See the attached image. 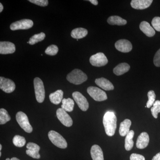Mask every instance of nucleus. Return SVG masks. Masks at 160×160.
<instances>
[{
	"mask_svg": "<svg viewBox=\"0 0 160 160\" xmlns=\"http://www.w3.org/2000/svg\"><path fill=\"white\" fill-rule=\"evenodd\" d=\"M117 118L113 112L108 111L104 115L103 123L106 134L109 137L114 135L117 128Z\"/></svg>",
	"mask_w": 160,
	"mask_h": 160,
	"instance_id": "f257e3e1",
	"label": "nucleus"
},
{
	"mask_svg": "<svg viewBox=\"0 0 160 160\" xmlns=\"http://www.w3.org/2000/svg\"><path fill=\"white\" fill-rule=\"evenodd\" d=\"M66 79L69 82L74 85H80L87 81L88 77L86 73L79 69H75L67 75Z\"/></svg>",
	"mask_w": 160,
	"mask_h": 160,
	"instance_id": "f03ea898",
	"label": "nucleus"
},
{
	"mask_svg": "<svg viewBox=\"0 0 160 160\" xmlns=\"http://www.w3.org/2000/svg\"><path fill=\"white\" fill-rule=\"evenodd\" d=\"M35 94L38 102L42 103L45 100V90L42 81L39 78H35L33 80Z\"/></svg>",
	"mask_w": 160,
	"mask_h": 160,
	"instance_id": "7ed1b4c3",
	"label": "nucleus"
},
{
	"mask_svg": "<svg viewBox=\"0 0 160 160\" xmlns=\"http://www.w3.org/2000/svg\"><path fill=\"white\" fill-rule=\"evenodd\" d=\"M48 137L52 143L58 148L66 149L67 147V143L66 139L57 132L51 130L48 133Z\"/></svg>",
	"mask_w": 160,
	"mask_h": 160,
	"instance_id": "20e7f679",
	"label": "nucleus"
},
{
	"mask_svg": "<svg viewBox=\"0 0 160 160\" xmlns=\"http://www.w3.org/2000/svg\"><path fill=\"white\" fill-rule=\"evenodd\" d=\"M16 118L18 123L23 130L28 133H31L32 131V128L26 113L22 111L18 112L16 116Z\"/></svg>",
	"mask_w": 160,
	"mask_h": 160,
	"instance_id": "39448f33",
	"label": "nucleus"
},
{
	"mask_svg": "<svg viewBox=\"0 0 160 160\" xmlns=\"http://www.w3.org/2000/svg\"><path fill=\"white\" fill-rule=\"evenodd\" d=\"M87 91L91 97L97 102L105 101L108 98L106 92L98 87L90 86L88 87Z\"/></svg>",
	"mask_w": 160,
	"mask_h": 160,
	"instance_id": "423d86ee",
	"label": "nucleus"
},
{
	"mask_svg": "<svg viewBox=\"0 0 160 160\" xmlns=\"http://www.w3.org/2000/svg\"><path fill=\"white\" fill-rule=\"evenodd\" d=\"M89 62L92 66L96 67L105 66L108 62V60L102 52H98L92 56L89 59Z\"/></svg>",
	"mask_w": 160,
	"mask_h": 160,
	"instance_id": "0eeeda50",
	"label": "nucleus"
},
{
	"mask_svg": "<svg viewBox=\"0 0 160 160\" xmlns=\"http://www.w3.org/2000/svg\"><path fill=\"white\" fill-rule=\"evenodd\" d=\"M33 25V22L31 20L24 19L12 23L10 29L12 31L20 29H28L32 28Z\"/></svg>",
	"mask_w": 160,
	"mask_h": 160,
	"instance_id": "6e6552de",
	"label": "nucleus"
},
{
	"mask_svg": "<svg viewBox=\"0 0 160 160\" xmlns=\"http://www.w3.org/2000/svg\"><path fill=\"white\" fill-rule=\"evenodd\" d=\"M72 96L81 110L83 111L88 110L89 107V103L86 98L81 92H74L72 93Z\"/></svg>",
	"mask_w": 160,
	"mask_h": 160,
	"instance_id": "1a4fd4ad",
	"label": "nucleus"
},
{
	"mask_svg": "<svg viewBox=\"0 0 160 160\" xmlns=\"http://www.w3.org/2000/svg\"><path fill=\"white\" fill-rule=\"evenodd\" d=\"M16 86L12 80L2 77H0V89L6 93H11L14 91Z\"/></svg>",
	"mask_w": 160,
	"mask_h": 160,
	"instance_id": "9d476101",
	"label": "nucleus"
},
{
	"mask_svg": "<svg viewBox=\"0 0 160 160\" xmlns=\"http://www.w3.org/2000/svg\"><path fill=\"white\" fill-rule=\"evenodd\" d=\"M57 116L60 122L66 127H70L72 125V120L66 111L62 109L59 108L57 110Z\"/></svg>",
	"mask_w": 160,
	"mask_h": 160,
	"instance_id": "9b49d317",
	"label": "nucleus"
},
{
	"mask_svg": "<svg viewBox=\"0 0 160 160\" xmlns=\"http://www.w3.org/2000/svg\"><path fill=\"white\" fill-rule=\"evenodd\" d=\"M26 151V154L29 156L35 159L40 158L41 156L39 152L40 151V147L38 145L33 142H29L27 144Z\"/></svg>",
	"mask_w": 160,
	"mask_h": 160,
	"instance_id": "f8f14e48",
	"label": "nucleus"
},
{
	"mask_svg": "<svg viewBox=\"0 0 160 160\" xmlns=\"http://www.w3.org/2000/svg\"><path fill=\"white\" fill-rule=\"evenodd\" d=\"M115 46L118 50L122 52H129L132 48L131 43L126 39L118 40L115 44Z\"/></svg>",
	"mask_w": 160,
	"mask_h": 160,
	"instance_id": "ddd939ff",
	"label": "nucleus"
},
{
	"mask_svg": "<svg viewBox=\"0 0 160 160\" xmlns=\"http://www.w3.org/2000/svg\"><path fill=\"white\" fill-rule=\"evenodd\" d=\"M16 50L15 46L9 42H0V53L1 54H12Z\"/></svg>",
	"mask_w": 160,
	"mask_h": 160,
	"instance_id": "4468645a",
	"label": "nucleus"
},
{
	"mask_svg": "<svg viewBox=\"0 0 160 160\" xmlns=\"http://www.w3.org/2000/svg\"><path fill=\"white\" fill-rule=\"evenodd\" d=\"M149 142V135L146 132H142L138 138L136 146L138 149H143L146 148Z\"/></svg>",
	"mask_w": 160,
	"mask_h": 160,
	"instance_id": "2eb2a0df",
	"label": "nucleus"
},
{
	"mask_svg": "<svg viewBox=\"0 0 160 160\" xmlns=\"http://www.w3.org/2000/svg\"><path fill=\"white\" fill-rule=\"evenodd\" d=\"M152 2V0H132L131 6L134 9H144L149 7Z\"/></svg>",
	"mask_w": 160,
	"mask_h": 160,
	"instance_id": "dca6fc26",
	"label": "nucleus"
},
{
	"mask_svg": "<svg viewBox=\"0 0 160 160\" xmlns=\"http://www.w3.org/2000/svg\"><path fill=\"white\" fill-rule=\"evenodd\" d=\"M96 84L99 87H101L102 89L106 91L112 90L114 89V86L112 83L107 79L104 78H97L95 81Z\"/></svg>",
	"mask_w": 160,
	"mask_h": 160,
	"instance_id": "f3484780",
	"label": "nucleus"
},
{
	"mask_svg": "<svg viewBox=\"0 0 160 160\" xmlns=\"http://www.w3.org/2000/svg\"><path fill=\"white\" fill-rule=\"evenodd\" d=\"M140 29L147 37H152L155 34V31L150 24L146 21L142 22L140 25Z\"/></svg>",
	"mask_w": 160,
	"mask_h": 160,
	"instance_id": "a211bd4d",
	"label": "nucleus"
},
{
	"mask_svg": "<svg viewBox=\"0 0 160 160\" xmlns=\"http://www.w3.org/2000/svg\"><path fill=\"white\" fill-rule=\"evenodd\" d=\"M90 153L93 160H104L102 150L98 145H94L92 146Z\"/></svg>",
	"mask_w": 160,
	"mask_h": 160,
	"instance_id": "6ab92c4d",
	"label": "nucleus"
},
{
	"mask_svg": "<svg viewBox=\"0 0 160 160\" xmlns=\"http://www.w3.org/2000/svg\"><path fill=\"white\" fill-rule=\"evenodd\" d=\"M131 121L126 119L120 124L119 130L120 135L122 137L126 136L130 131V126H131Z\"/></svg>",
	"mask_w": 160,
	"mask_h": 160,
	"instance_id": "aec40b11",
	"label": "nucleus"
},
{
	"mask_svg": "<svg viewBox=\"0 0 160 160\" xmlns=\"http://www.w3.org/2000/svg\"><path fill=\"white\" fill-rule=\"evenodd\" d=\"M63 98V92L59 89L51 93L49 96L50 102L55 105H58L62 102Z\"/></svg>",
	"mask_w": 160,
	"mask_h": 160,
	"instance_id": "412c9836",
	"label": "nucleus"
},
{
	"mask_svg": "<svg viewBox=\"0 0 160 160\" xmlns=\"http://www.w3.org/2000/svg\"><path fill=\"white\" fill-rule=\"evenodd\" d=\"M130 68V66L127 63H120L115 67L113 71L114 74L116 75H122L129 71Z\"/></svg>",
	"mask_w": 160,
	"mask_h": 160,
	"instance_id": "4be33fe9",
	"label": "nucleus"
},
{
	"mask_svg": "<svg viewBox=\"0 0 160 160\" xmlns=\"http://www.w3.org/2000/svg\"><path fill=\"white\" fill-rule=\"evenodd\" d=\"M88 30L85 28H76L72 31L71 36L73 38L78 40L85 38L88 34Z\"/></svg>",
	"mask_w": 160,
	"mask_h": 160,
	"instance_id": "5701e85b",
	"label": "nucleus"
},
{
	"mask_svg": "<svg viewBox=\"0 0 160 160\" xmlns=\"http://www.w3.org/2000/svg\"><path fill=\"white\" fill-rule=\"evenodd\" d=\"M107 22L111 25L124 26L127 24V21L118 16H112L108 18Z\"/></svg>",
	"mask_w": 160,
	"mask_h": 160,
	"instance_id": "b1692460",
	"label": "nucleus"
},
{
	"mask_svg": "<svg viewBox=\"0 0 160 160\" xmlns=\"http://www.w3.org/2000/svg\"><path fill=\"white\" fill-rule=\"evenodd\" d=\"M134 135V132L133 130H130L128 134L126 136L125 139V149L127 151H130L132 149L134 144L132 139Z\"/></svg>",
	"mask_w": 160,
	"mask_h": 160,
	"instance_id": "393cba45",
	"label": "nucleus"
},
{
	"mask_svg": "<svg viewBox=\"0 0 160 160\" xmlns=\"http://www.w3.org/2000/svg\"><path fill=\"white\" fill-rule=\"evenodd\" d=\"M62 109L66 112H71L73 110L74 108V102L73 100L68 98H63L62 101Z\"/></svg>",
	"mask_w": 160,
	"mask_h": 160,
	"instance_id": "a878e982",
	"label": "nucleus"
},
{
	"mask_svg": "<svg viewBox=\"0 0 160 160\" xmlns=\"http://www.w3.org/2000/svg\"><path fill=\"white\" fill-rule=\"evenodd\" d=\"M46 37V34L44 32H41L38 34H35L29 39V44L31 45H33L39 42L42 41Z\"/></svg>",
	"mask_w": 160,
	"mask_h": 160,
	"instance_id": "bb28decb",
	"label": "nucleus"
},
{
	"mask_svg": "<svg viewBox=\"0 0 160 160\" xmlns=\"http://www.w3.org/2000/svg\"><path fill=\"white\" fill-rule=\"evenodd\" d=\"M11 120V117L6 109H0V124L1 125L6 124Z\"/></svg>",
	"mask_w": 160,
	"mask_h": 160,
	"instance_id": "cd10ccee",
	"label": "nucleus"
},
{
	"mask_svg": "<svg viewBox=\"0 0 160 160\" xmlns=\"http://www.w3.org/2000/svg\"><path fill=\"white\" fill-rule=\"evenodd\" d=\"M12 142L14 146L18 147H22L25 146L26 143V140L25 138L21 136L17 135L15 136L12 139Z\"/></svg>",
	"mask_w": 160,
	"mask_h": 160,
	"instance_id": "c85d7f7f",
	"label": "nucleus"
},
{
	"mask_svg": "<svg viewBox=\"0 0 160 160\" xmlns=\"http://www.w3.org/2000/svg\"><path fill=\"white\" fill-rule=\"evenodd\" d=\"M148 102L146 103V106L147 108H150L152 106H153L155 102L156 95L154 91L150 90L148 92Z\"/></svg>",
	"mask_w": 160,
	"mask_h": 160,
	"instance_id": "c756f323",
	"label": "nucleus"
},
{
	"mask_svg": "<svg viewBox=\"0 0 160 160\" xmlns=\"http://www.w3.org/2000/svg\"><path fill=\"white\" fill-rule=\"evenodd\" d=\"M151 109L152 114L155 118H157L158 113L160 112V101H155Z\"/></svg>",
	"mask_w": 160,
	"mask_h": 160,
	"instance_id": "7c9ffc66",
	"label": "nucleus"
},
{
	"mask_svg": "<svg viewBox=\"0 0 160 160\" xmlns=\"http://www.w3.org/2000/svg\"><path fill=\"white\" fill-rule=\"evenodd\" d=\"M58 52V48L57 46L54 45H52L47 47L45 50V53L50 56H54L57 54Z\"/></svg>",
	"mask_w": 160,
	"mask_h": 160,
	"instance_id": "2f4dec72",
	"label": "nucleus"
},
{
	"mask_svg": "<svg viewBox=\"0 0 160 160\" xmlns=\"http://www.w3.org/2000/svg\"><path fill=\"white\" fill-rule=\"evenodd\" d=\"M152 25L156 30L160 32V17H156L152 21Z\"/></svg>",
	"mask_w": 160,
	"mask_h": 160,
	"instance_id": "473e14b6",
	"label": "nucleus"
},
{
	"mask_svg": "<svg viewBox=\"0 0 160 160\" xmlns=\"http://www.w3.org/2000/svg\"><path fill=\"white\" fill-rule=\"evenodd\" d=\"M29 2L42 7L47 6L49 4L47 0H29Z\"/></svg>",
	"mask_w": 160,
	"mask_h": 160,
	"instance_id": "72a5a7b5",
	"label": "nucleus"
},
{
	"mask_svg": "<svg viewBox=\"0 0 160 160\" xmlns=\"http://www.w3.org/2000/svg\"><path fill=\"white\" fill-rule=\"evenodd\" d=\"M153 63L157 67H160V49L155 54L153 58Z\"/></svg>",
	"mask_w": 160,
	"mask_h": 160,
	"instance_id": "f704fd0d",
	"label": "nucleus"
},
{
	"mask_svg": "<svg viewBox=\"0 0 160 160\" xmlns=\"http://www.w3.org/2000/svg\"><path fill=\"white\" fill-rule=\"evenodd\" d=\"M130 160H145V158L142 155L132 153L130 155Z\"/></svg>",
	"mask_w": 160,
	"mask_h": 160,
	"instance_id": "c9c22d12",
	"label": "nucleus"
},
{
	"mask_svg": "<svg viewBox=\"0 0 160 160\" xmlns=\"http://www.w3.org/2000/svg\"><path fill=\"white\" fill-rule=\"evenodd\" d=\"M152 160H160V152L154 156L152 158Z\"/></svg>",
	"mask_w": 160,
	"mask_h": 160,
	"instance_id": "e433bc0d",
	"label": "nucleus"
},
{
	"mask_svg": "<svg viewBox=\"0 0 160 160\" xmlns=\"http://www.w3.org/2000/svg\"><path fill=\"white\" fill-rule=\"evenodd\" d=\"M89 2H90L92 3V4H93V5H95V6H97V5H98V1H97V0H89Z\"/></svg>",
	"mask_w": 160,
	"mask_h": 160,
	"instance_id": "4c0bfd02",
	"label": "nucleus"
},
{
	"mask_svg": "<svg viewBox=\"0 0 160 160\" xmlns=\"http://www.w3.org/2000/svg\"><path fill=\"white\" fill-rule=\"evenodd\" d=\"M3 9H4V7H3L2 4L1 3H0V12H2V11H3Z\"/></svg>",
	"mask_w": 160,
	"mask_h": 160,
	"instance_id": "58836bf2",
	"label": "nucleus"
},
{
	"mask_svg": "<svg viewBox=\"0 0 160 160\" xmlns=\"http://www.w3.org/2000/svg\"><path fill=\"white\" fill-rule=\"evenodd\" d=\"M6 160H20L19 159L17 158H12L11 159H10L9 158H8L6 159Z\"/></svg>",
	"mask_w": 160,
	"mask_h": 160,
	"instance_id": "ea45409f",
	"label": "nucleus"
},
{
	"mask_svg": "<svg viewBox=\"0 0 160 160\" xmlns=\"http://www.w3.org/2000/svg\"><path fill=\"white\" fill-rule=\"evenodd\" d=\"M2 145L1 144H0V150H2Z\"/></svg>",
	"mask_w": 160,
	"mask_h": 160,
	"instance_id": "a19ab883",
	"label": "nucleus"
},
{
	"mask_svg": "<svg viewBox=\"0 0 160 160\" xmlns=\"http://www.w3.org/2000/svg\"><path fill=\"white\" fill-rule=\"evenodd\" d=\"M1 156H2V152H0V157H1Z\"/></svg>",
	"mask_w": 160,
	"mask_h": 160,
	"instance_id": "79ce46f5",
	"label": "nucleus"
}]
</instances>
